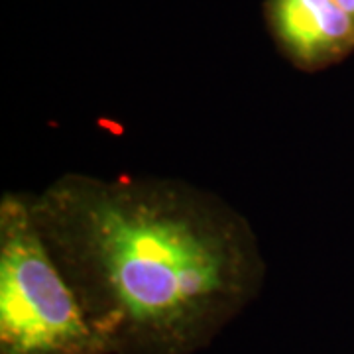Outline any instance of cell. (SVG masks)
Here are the masks:
<instances>
[{
  "mask_svg": "<svg viewBox=\"0 0 354 354\" xmlns=\"http://www.w3.org/2000/svg\"><path fill=\"white\" fill-rule=\"evenodd\" d=\"M28 199L109 354H197L262 290L250 223L195 185L65 174Z\"/></svg>",
  "mask_w": 354,
  "mask_h": 354,
  "instance_id": "cell-1",
  "label": "cell"
},
{
  "mask_svg": "<svg viewBox=\"0 0 354 354\" xmlns=\"http://www.w3.org/2000/svg\"><path fill=\"white\" fill-rule=\"evenodd\" d=\"M0 354H109L18 193L0 199Z\"/></svg>",
  "mask_w": 354,
  "mask_h": 354,
  "instance_id": "cell-2",
  "label": "cell"
},
{
  "mask_svg": "<svg viewBox=\"0 0 354 354\" xmlns=\"http://www.w3.org/2000/svg\"><path fill=\"white\" fill-rule=\"evenodd\" d=\"M270 30L291 64L319 71L354 50V22L337 0H268Z\"/></svg>",
  "mask_w": 354,
  "mask_h": 354,
  "instance_id": "cell-3",
  "label": "cell"
},
{
  "mask_svg": "<svg viewBox=\"0 0 354 354\" xmlns=\"http://www.w3.org/2000/svg\"><path fill=\"white\" fill-rule=\"evenodd\" d=\"M337 2H339V6L351 16V20L354 22V0H337Z\"/></svg>",
  "mask_w": 354,
  "mask_h": 354,
  "instance_id": "cell-4",
  "label": "cell"
}]
</instances>
